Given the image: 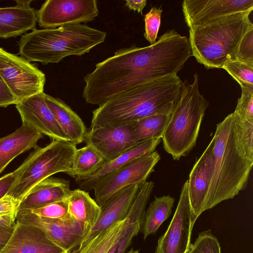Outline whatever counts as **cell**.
I'll use <instances>...</instances> for the list:
<instances>
[{
  "mask_svg": "<svg viewBox=\"0 0 253 253\" xmlns=\"http://www.w3.org/2000/svg\"><path fill=\"white\" fill-rule=\"evenodd\" d=\"M192 56L188 38L168 30L148 46L131 45L95 65L84 78L85 102L101 105L120 93L166 76L177 75Z\"/></svg>",
  "mask_w": 253,
  "mask_h": 253,
  "instance_id": "6da1fadb",
  "label": "cell"
},
{
  "mask_svg": "<svg viewBox=\"0 0 253 253\" xmlns=\"http://www.w3.org/2000/svg\"><path fill=\"white\" fill-rule=\"evenodd\" d=\"M211 142L212 173L203 211L246 188L253 165V122L231 113L217 124Z\"/></svg>",
  "mask_w": 253,
  "mask_h": 253,
  "instance_id": "7a4b0ae2",
  "label": "cell"
},
{
  "mask_svg": "<svg viewBox=\"0 0 253 253\" xmlns=\"http://www.w3.org/2000/svg\"><path fill=\"white\" fill-rule=\"evenodd\" d=\"M185 86L177 75L139 85L92 111L90 128L128 124L156 114H170Z\"/></svg>",
  "mask_w": 253,
  "mask_h": 253,
  "instance_id": "3957f363",
  "label": "cell"
},
{
  "mask_svg": "<svg viewBox=\"0 0 253 253\" xmlns=\"http://www.w3.org/2000/svg\"><path fill=\"white\" fill-rule=\"evenodd\" d=\"M106 37L105 32L82 24L35 29L21 36L19 54L29 62L57 63L67 56L89 52L103 42Z\"/></svg>",
  "mask_w": 253,
  "mask_h": 253,
  "instance_id": "277c9868",
  "label": "cell"
},
{
  "mask_svg": "<svg viewBox=\"0 0 253 253\" xmlns=\"http://www.w3.org/2000/svg\"><path fill=\"white\" fill-rule=\"evenodd\" d=\"M252 11L219 17L189 28V42L197 62L207 69L221 68L227 61L236 60L238 45L253 24Z\"/></svg>",
  "mask_w": 253,
  "mask_h": 253,
  "instance_id": "5b68a950",
  "label": "cell"
},
{
  "mask_svg": "<svg viewBox=\"0 0 253 253\" xmlns=\"http://www.w3.org/2000/svg\"><path fill=\"white\" fill-rule=\"evenodd\" d=\"M199 76L185 86L170 114L162 138L165 150L173 160L186 156L196 145L209 102L199 90Z\"/></svg>",
  "mask_w": 253,
  "mask_h": 253,
  "instance_id": "8992f818",
  "label": "cell"
},
{
  "mask_svg": "<svg viewBox=\"0 0 253 253\" xmlns=\"http://www.w3.org/2000/svg\"><path fill=\"white\" fill-rule=\"evenodd\" d=\"M76 145L53 140L44 147L34 149L15 171L16 178L7 193L17 204L37 184L54 174L67 173L72 168Z\"/></svg>",
  "mask_w": 253,
  "mask_h": 253,
  "instance_id": "52a82bcc",
  "label": "cell"
},
{
  "mask_svg": "<svg viewBox=\"0 0 253 253\" xmlns=\"http://www.w3.org/2000/svg\"><path fill=\"white\" fill-rule=\"evenodd\" d=\"M160 160L157 151L135 159L100 178L92 186L95 201L101 207L114 194L128 186L146 182Z\"/></svg>",
  "mask_w": 253,
  "mask_h": 253,
  "instance_id": "ba28073f",
  "label": "cell"
},
{
  "mask_svg": "<svg viewBox=\"0 0 253 253\" xmlns=\"http://www.w3.org/2000/svg\"><path fill=\"white\" fill-rule=\"evenodd\" d=\"M0 76L19 102L43 92L45 74L35 64L1 47Z\"/></svg>",
  "mask_w": 253,
  "mask_h": 253,
  "instance_id": "9c48e42d",
  "label": "cell"
},
{
  "mask_svg": "<svg viewBox=\"0 0 253 253\" xmlns=\"http://www.w3.org/2000/svg\"><path fill=\"white\" fill-rule=\"evenodd\" d=\"M37 13L41 27L53 29L92 21L98 9L96 0H47Z\"/></svg>",
  "mask_w": 253,
  "mask_h": 253,
  "instance_id": "30bf717a",
  "label": "cell"
},
{
  "mask_svg": "<svg viewBox=\"0 0 253 253\" xmlns=\"http://www.w3.org/2000/svg\"><path fill=\"white\" fill-rule=\"evenodd\" d=\"M192 229L187 180L182 186L178 203L168 229L158 240L155 253H188L192 245Z\"/></svg>",
  "mask_w": 253,
  "mask_h": 253,
  "instance_id": "8fae6325",
  "label": "cell"
},
{
  "mask_svg": "<svg viewBox=\"0 0 253 253\" xmlns=\"http://www.w3.org/2000/svg\"><path fill=\"white\" fill-rule=\"evenodd\" d=\"M16 221L41 229L48 238L65 252L78 248L84 234L77 222H66L39 216L28 210L18 211Z\"/></svg>",
  "mask_w": 253,
  "mask_h": 253,
  "instance_id": "7c38bea8",
  "label": "cell"
},
{
  "mask_svg": "<svg viewBox=\"0 0 253 253\" xmlns=\"http://www.w3.org/2000/svg\"><path fill=\"white\" fill-rule=\"evenodd\" d=\"M111 161L134 146L135 140L130 124L90 128L85 140Z\"/></svg>",
  "mask_w": 253,
  "mask_h": 253,
  "instance_id": "4fadbf2b",
  "label": "cell"
},
{
  "mask_svg": "<svg viewBox=\"0 0 253 253\" xmlns=\"http://www.w3.org/2000/svg\"><path fill=\"white\" fill-rule=\"evenodd\" d=\"M182 7L185 23L190 28L226 15L252 11L253 0H185Z\"/></svg>",
  "mask_w": 253,
  "mask_h": 253,
  "instance_id": "5bb4252c",
  "label": "cell"
},
{
  "mask_svg": "<svg viewBox=\"0 0 253 253\" xmlns=\"http://www.w3.org/2000/svg\"><path fill=\"white\" fill-rule=\"evenodd\" d=\"M43 93L33 95L16 104L23 124L47 135L52 140L70 142L46 104Z\"/></svg>",
  "mask_w": 253,
  "mask_h": 253,
  "instance_id": "9a60e30c",
  "label": "cell"
},
{
  "mask_svg": "<svg viewBox=\"0 0 253 253\" xmlns=\"http://www.w3.org/2000/svg\"><path fill=\"white\" fill-rule=\"evenodd\" d=\"M139 186L134 184L117 192L100 207V216L94 227L81 241L74 252L78 253L100 232L110 227L115 223L126 218Z\"/></svg>",
  "mask_w": 253,
  "mask_h": 253,
  "instance_id": "2e32d148",
  "label": "cell"
},
{
  "mask_svg": "<svg viewBox=\"0 0 253 253\" xmlns=\"http://www.w3.org/2000/svg\"><path fill=\"white\" fill-rule=\"evenodd\" d=\"M211 142L201 157L196 160L188 180V199L193 228L203 208L208 193L212 168Z\"/></svg>",
  "mask_w": 253,
  "mask_h": 253,
  "instance_id": "e0dca14e",
  "label": "cell"
},
{
  "mask_svg": "<svg viewBox=\"0 0 253 253\" xmlns=\"http://www.w3.org/2000/svg\"><path fill=\"white\" fill-rule=\"evenodd\" d=\"M13 233L0 253H63L37 226L16 221Z\"/></svg>",
  "mask_w": 253,
  "mask_h": 253,
  "instance_id": "ac0fdd59",
  "label": "cell"
},
{
  "mask_svg": "<svg viewBox=\"0 0 253 253\" xmlns=\"http://www.w3.org/2000/svg\"><path fill=\"white\" fill-rule=\"evenodd\" d=\"M71 191L69 180L48 177L36 185L25 195L19 204L18 211L31 210L66 199Z\"/></svg>",
  "mask_w": 253,
  "mask_h": 253,
  "instance_id": "d6986e66",
  "label": "cell"
},
{
  "mask_svg": "<svg viewBox=\"0 0 253 253\" xmlns=\"http://www.w3.org/2000/svg\"><path fill=\"white\" fill-rule=\"evenodd\" d=\"M43 134L25 125L13 132L0 138V174L19 155L38 147V141Z\"/></svg>",
  "mask_w": 253,
  "mask_h": 253,
  "instance_id": "ffe728a7",
  "label": "cell"
},
{
  "mask_svg": "<svg viewBox=\"0 0 253 253\" xmlns=\"http://www.w3.org/2000/svg\"><path fill=\"white\" fill-rule=\"evenodd\" d=\"M37 11L30 6L17 4L0 7V38L16 37L35 29Z\"/></svg>",
  "mask_w": 253,
  "mask_h": 253,
  "instance_id": "44dd1931",
  "label": "cell"
},
{
  "mask_svg": "<svg viewBox=\"0 0 253 253\" xmlns=\"http://www.w3.org/2000/svg\"><path fill=\"white\" fill-rule=\"evenodd\" d=\"M44 101L70 142L77 145L85 140L86 128L82 119L64 101L43 93Z\"/></svg>",
  "mask_w": 253,
  "mask_h": 253,
  "instance_id": "7402d4cb",
  "label": "cell"
},
{
  "mask_svg": "<svg viewBox=\"0 0 253 253\" xmlns=\"http://www.w3.org/2000/svg\"><path fill=\"white\" fill-rule=\"evenodd\" d=\"M161 142V138H149L138 142L115 159L105 162L91 176L78 182L80 188L85 191L92 190L93 185L100 178L135 159L154 152Z\"/></svg>",
  "mask_w": 253,
  "mask_h": 253,
  "instance_id": "603a6c76",
  "label": "cell"
},
{
  "mask_svg": "<svg viewBox=\"0 0 253 253\" xmlns=\"http://www.w3.org/2000/svg\"><path fill=\"white\" fill-rule=\"evenodd\" d=\"M68 206L70 215L79 224L84 237L96 223L101 207L88 192L80 189L72 190Z\"/></svg>",
  "mask_w": 253,
  "mask_h": 253,
  "instance_id": "cb8c5ba5",
  "label": "cell"
},
{
  "mask_svg": "<svg viewBox=\"0 0 253 253\" xmlns=\"http://www.w3.org/2000/svg\"><path fill=\"white\" fill-rule=\"evenodd\" d=\"M105 162L93 146L86 144L77 149L72 169L67 174L79 182L93 175Z\"/></svg>",
  "mask_w": 253,
  "mask_h": 253,
  "instance_id": "d4e9b609",
  "label": "cell"
},
{
  "mask_svg": "<svg viewBox=\"0 0 253 253\" xmlns=\"http://www.w3.org/2000/svg\"><path fill=\"white\" fill-rule=\"evenodd\" d=\"M174 201V198L170 195L155 197L145 211L141 229L144 240L149 235L155 234L161 224L170 216Z\"/></svg>",
  "mask_w": 253,
  "mask_h": 253,
  "instance_id": "484cf974",
  "label": "cell"
},
{
  "mask_svg": "<svg viewBox=\"0 0 253 253\" xmlns=\"http://www.w3.org/2000/svg\"><path fill=\"white\" fill-rule=\"evenodd\" d=\"M145 214V207L133 203L126 215L127 221L119 238L107 253H125L132 239L142 229Z\"/></svg>",
  "mask_w": 253,
  "mask_h": 253,
  "instance_id": "4316f807",
  "label": "cell"
},
{
  "mask_svg": "<svg viewBox=\"0 0 253 253\" xmlns=\"http://www.w3.org/2000/svg\"><path fill=\"white\" fill-rule=\"evenodd\" d=\"M170 114L153 115L130 123L135 140L138 142L149 138H161Z\"/></svg>",
  "mask_w": 253,
  "mask_h": 253,
  "instance_id": "83f0119b",
  "label": "cell"
},
{
  "mask_svg": "<svg viewBox=\"0 0 253 253\" xmlns=\"http://www.w3.org/2000/svg\"><path fill=\"white\" fill-rule=\"evenodd\" d=\"M127 221L126 217L100 232L78 253H107L119 238Z\"/></svg>",
  "mask_w": 253,
  "mask_h": 253,
  "instance_id": "f1b7e54d",
  "label": "cell"
},
{
  "mask_svg": "<svg viewBox=\"0 0 253 253\" xmlns=\"http://www.w3.org/2000/svg\"><path fill=\"white\" fill-rule=\"evenodd\" d=\"M28 211L34 214L47 218L66 222L77 221L69 212L68 198Z\"/></svg>",
  "mask_w": 253,
  "mask_h": 253,
  "instance_id": "f546056e",
  "label": "cell"
},
{
  "mask_svg": "<svg viewBox=\"0 0 253 253\" xmlns=\"http://www.w3.org/2000/svg\"><path fill=\"white\" fill-rule=\"evenodd\" d=\"M239 84L253 85V66L237 60L226 61L222 68Z\"/></svg>",
  "mask_w": 253,
  "mask_h": 253,
  "instance_id": "4dcf8cb0",
  "label": "cell"
},
{
  "mask_svg": "<svg viewBox=\"0 0 253 253\" xmlns=\"http://www.w3.org/2000/svg\"><path fill=\"white\" fill-rule=\"evenodd\" d=\"M242 93L233 112L242 122H253V85L240 84Z\"/></svg>",
  "mask_w": 253,
  "mask_h": 253,
  "instance_id": "1f68e13d",
  "label": "cell"
},
{
  "mask_svg": "<svg viewBox=\"0 0 253 253\" xmlns=\"http://www.w3.org/2000/svg\"><path fill=\"white\" fill-rule=\"evenodd\" d=\"M188 253H221V248L217 239L208 229L199 233Z\"/></svg>",
  "mask_w": 253,
  "mask_h": 253,
  "instance_id": "d6a6232c",
  "label": "cell"
},
{
  "mask_svg": "<svg viewBox=\"0 0 253 253\" xmlns=\"http://www.w3.org/2000/svg\"><path fill=\"white\" fill-rule=\"evenodd\" d=\"M163 9L161 7H153L144 15L145 32L144 36L150 44L156 42L159 30Z\"/></svg>",
  "mask_w": 253,
  "mask_h": 253,
  "instance_id": "836d02e7",
  "label": "cell"
},
{
  "mask_svg": "<svg viewBox=\"0 0 253 253\" xmlns=\"http://www.w3.org/2000/svg\"><path fill=\"white\" fill-rule=\"evenodd\" d=\"M236 60L253 66V28L241 39L237 48Z\"/></svg>",
  "mask_w": 253,
  "mask_h": 253,
  "instance_id": "e575fe53",
  "label": "cell"
},
{
  "mask_svg": "<svg viewBox=\"0 0 253 253\" xmlns=\"http://www.w3.org/2000/svg\"><path fill=\"white\" fill-rule=\"evenodd\" d=\"M19 101L0 76V107L16 104Z\"/></svg>",
  "mask_w": 253,
  "mask_h": 253,
  "instance_id": "d590c367",
  "label": "cell"
},
{
  "mask_svg": "<svg viewBox=\"0 0 253 253\" xmlns=\"http://www.w3.org/2000/svg\"><path fill=\"white\" fill-rule=\"evenodd\" d=\"M18 207V204L6 195L0 200V215L13 214L16 216Z\"/></svg>",
  "mask_w": 253,
  "mask_h": 253,
  "instance_id": "8d00e7d4",
  "label": "cell"
},
{
  "mask_svg": "<svg viewBox=\"0 0 253 253\" xmlns=\"http://www.w3.org/2000/svg\"><path fill=\"white\" fill-rule=\"evenodd\" d=\"M15 171L5 174L0 178V200L5 197L12 187L15 179Z\"/></svg>",
  "mask_w": 253,
  "mask_h": 253,
  "instance_id": "74e56055",
  "label": "cell"
},
{
  "mask_svg": "<svg viewBox=\"0 0 253 253\" xmlns=\"http://www.w3.org/2000/svg\"><path fill=\"white\" fill-rule=\"evenodd\" d=\"M16 223L15 215H0V232L15 227Z\"/></svg>",
  "mask_w": 253,
  "mask_h": 253,
  "instance_id": "f35d334b",
  "label": "cell"
},
{
  "mask_svg": "<svg viewBox=\"0 0 253 253\" xmlns=\"http://www.w3.org/2000/svg\"><path fill=\"white\" fill-rule=\"evenodd\" d=\"M146 0H126L125 5L130 10L137 11L142 15L144 8L146 5Z\"/></svg>",
  "mask_w": 253,
  "mask_h": 253,
  "instance_id": "ab89813d",
  "label": "cell"
},
{
  "mask_svg": "<svg viewBox=\"0 0 253 253\" xmlns=\"http://www.w3.org/2000/svg\"><path fill=\"white\" fill-rule=\"evenodd\" d=\"M15 227L0 232V253L10 238Z\"/></svg>",
  "mask_w": 253,
  "mask_h": 253,
  "instance_id": "60d3db41",
  "label": "cell"
},
{
  "mask_svg": "<svg viewBox=\"0 0 253 253\" xmlns=\"http://www.w3.org/2000/svg\"><path fill=\"white\" fill-rule=\"evenodd\" d=\"M33 0H16V4L22 6H30Z\"/></svg>",
  "mask_w": 253,
  "mask_h": 253,
  "instance_id": "b9f144b4",
  "label": "cell"
},
{
  "mask_svg": "<svg viewBox=\"0 0 253 253\" xmlns=\"http://www.w3.org/2000/svg\"><path fill=\"white\" fill-rule=\"evenodd\" d=\"M127 253H139V250H134L132 248Z\"/></svg>",
  "mask_w": 253,
  "mask_h": 253,
  "instance_id": "7bdbcfd3",
  "label": "cell"
},
{
  "mask_svg": "<svg viewBox=\"0 0 253 253\" xmlns=\"http://www.w3.org/2000/svg\"><path fill=\"white\" fill-rule=\"evenodd\" d=\"M63 253H76L74 252V251H72V252H64Z\"/></svg>",
  "mask_w": 253,
  "mask_h": 253,
  "instance_id": "ee69618b",
  "label": "cell"
}]
</instances>
